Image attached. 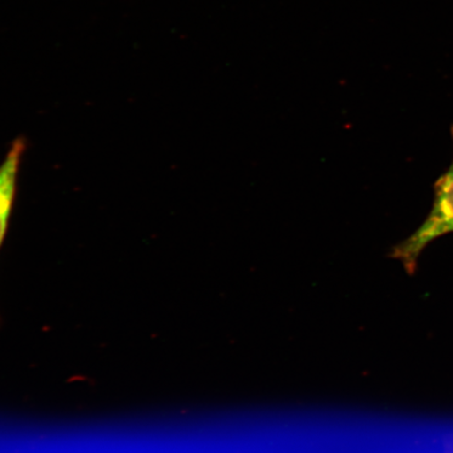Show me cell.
<instances>
[{
    "label": "cell",
    "instance_id": "1",
    "mask_svg": "<svg viewBox=\"0 0 453 453\" xmlns=\"http://www.w3.org/2000/svg\"><path fill=\"white\" fill-rule=\"evenodd\" d=\"M453 232V161L434 185L432 211L411 235L393 249V257L412 273L418 258L430 243Z\"/></svg>",
    "mask_w": 453,
    "mask_h": 453
},
{
    "label": "cell",
    "instance_id": "3",
    "mask_svg": "<svg viewBox=\"0 0 453 453\" xmlns=\"http://www.w3.org/2000/svg\"><path fill=\"white\" fill-rule=\"evenodd\" d=\"M451 134H452V139H453V127L451 128Z\"/></svg>",
    "mask_w": 453,
    "mask_h": 453
},
{
    "label": "cell",
    "instance_id": "2",
    "mask_svg": "<svg viewBox=\"0 0 453 453\" xmlns=\"http://www.w3.org/2000/svg\"><path fill=\"white\" fill-rule=\"evenodd\" d=\"M25 141L17 139L0 165V247L7 234L11 211L16 194L17 175L25 151Z\"/></svg>",
    "mask_w": 453,
    "mask_h": 453
}]
</instances>
